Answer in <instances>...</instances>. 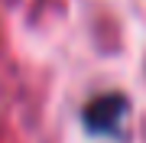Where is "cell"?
I'll list each match as a JSON object with an SVG mask.
<instances>
[{
  "instance_id": "1",
  "label": "cell",
  "mask_w": 146,
  "mask_h": 143,
  "mask_svg": "<svg viewBox=\"0 0 146 143\" xmlns=\"http://www.w3.org/2000/svg\"><path fill=\"white\" fill-rule=\"evenodd\" d=\"M120 114H123V101L114 94V98L94 101V104L88 107V114H84V120L91 124V130H114V120Z\"/></svg>"
}]
</instances>
